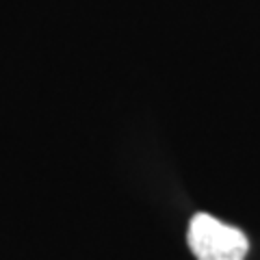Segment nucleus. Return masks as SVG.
Instances as JSON below:
<instances>
[{"label": "nucleus", "instance_id": "1", "mask_svg": "<svg viewBox=\"0 0 260 260\" xmlns=\"http://www.w3.org/2000/svg\"><path fill=\"white\" fill-rule=\"evenodd\" d=\"M186 243L198 260H245L249 249V241L239 228L208 213L191 217Z\"/></svg>", "mask_w": 260, "mask_h": 260}]
</instances>
